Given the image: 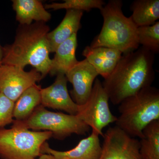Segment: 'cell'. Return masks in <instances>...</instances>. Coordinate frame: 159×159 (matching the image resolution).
Masks as SVG:
<instances>
[{"mask_svg":"<svg viewBox=\"0 0 159 159\" xmlns=\"http://www.w3.org/2000/svg\"><path fill=\"white\" fill-rule=\"evenodd\" d=\"M154 60L155 54L142 46L122 54L113 72L102 82L114 105L151 86L155 77Z\"/></svg>","mask_w":159,"mask_h":159,"instance_id":"obj_1","label":"cell"},{"mask_svg":"<svg viewBox=\"0 0 159 159\" xmlns=\"http://www.w3.org/2000/svg\"><path fill=\"white\" fill-rule=\"evenodd\" d=\"M50 28L45 23L36 22L29 25H20L13 43L3 48L1 65L14 66L24 69L33 66L41 75L48 74L51 68L50 46L47 35Z\"/></svg>","mask_w":159,"mask_h":159,"instance_id":"obj_2","label":"cell"},{"mask_svg":"<svg viewBox=\"0 0 159 159\" xmlns=\"http://www.w3.org/2000/svg\"><path fill=\"white\" fill-rule=\"evenodd\" d=\"M122 6L121 0H110L100 9L103 25L90 47L111 48L119 50L122 54L139 48L138 27L130 17L124 15Z\"/></svg>","mask_w":159,"mask_h":159,"instance_id":"obj_3","label":"cell"},{"mask_svg":"<svg viewBox=\"0 0 159 159\" xmlns=\"http://www.w3.org/2000/svg\"><path fill=\"white\" fill-rule=\"evenodd\" d=\"M116 125L131 137H143V129L159 120V90L150 86L127 97L119 104Z\"/></svg>","mask_w":159,"mask_h":159,"instance_id":"obj_4","label":"cell"},{"mask_svg":"<svg viewBox=\"0 0 159 159\" xmlns=\"http://www.w3.org/2000/svg\"><path fill=\"white\" fill-rule=\"evenodd\" d=\"M10 129H0V158L35 159L44 143L52 137L48 131L31 130L14 120Z\"/></svg>","mask_w":159,"mask_h":159,"instance_id":"obj_5","label":"cell"},{"mask_svg":"<svg viewBox=\"0 0 159 159\" xmlns=\"http://www.w3.org/2000/svg\"><path fill=\"white\" fill-rule=\"evenodd\" d=\"M20 122L31 130L51 132L52 137L59 140H64L73 134L84 135L90 129L77 115L51 111L41 104L29 119Z\"/></svg>","mask_w":159,"mask_h":159,"instance_id":"obj_6","label":"cell"},{"mask_svg":"<svg viewBox=\"0 0 159 159\" xmlns=\"http://www.w3.org/2000/svg\"><path fill=\"white\" fill-rule=\"evenodd\" d=\"M109 100L102 83L96 79L89 99L83 105L79 106L77 115L92 131L102 136L103 129L117 119L111 112Z\"/></svg>","mask_w":159,"mask_h":159,"instance_id":"obj_7","label":"cell"},{"mask_svg":"<svg viewBox=\"0 0 159 159\" xmlns=\"http://www.w3.org/2000/svg\"><path fill=\"white\" fill-rule=\"evenodd\" d=\"M99 159H141L140 142L116 125L110 127L103 135Z\"/></svg>","mask_w":159,"mask_h":159,"instance_id":"obj_8","label":"cell"},{"mask_svg":"<svg viewBox=\"0 0 159 159\" xmlns=\"http://www.w3.org/2000/svg\"><path fill=\"white\" fill-rule=\"evenodd\" d=\"M35 69L26 72L14 66L0 65V93L14 102L26 90L41 80Z\"/></svg>","mask_w":159,"mask_h":159,"instance_id":"obj_9","label":"cell"},{"mask_svg":"<svg viewBox=\"0 0 159 159\" xmlns=\"http://www.w3.org/2000/svg\"><path fill=\"white\" fill-rule=\"evenodd\" d=\"M73 89V100L78 106L83 105L89 99L94 83L99 75L93 67L84 59L78 62L65 74Z\"/></svg>","mask_w":159,"mask_h":159,"instance_id":"obj_10","label":"cell"},{"mask_svg":"<svg viewBox=\"0 0 159 159\" xmlns=\"http://www.w3.org/2000/svg\"><path fill=\"white\" fill-rule=\"evenodd\" d=\"M56 76L55 81L51 85L41 89V104L45 108L64 111L70 115L76 116L79 106L69 94L66 75L58 74Z\"/></svg>","mask_w":159,"mask_h":159,"instance_id":"obj_11","label":"cell"},{"mask_svg":"<svg viewBox=\"0 0 159 159\" xmlns=\"http://www.w3.org/2000/svg\"><path fill=\"white\" fill-rule=\"evenodd\" d=\"M99 136L96 132L92 131L91 134L80 140L77 146L65 151L52 149L46 142L42 147L41 152L50 154L57 159H99L102 152Z\"/></svg>","mask_w":159,"mask_h":159,"instance_id":"obj_12","label":"cell"},{"mask_svg":"<svg viewBox=\"0 0 159 159\" xmlns=\"http://www.w3.org/2000/svg\"><path fill=\"white\" fill-rule=\"evenodd\" d=\"M82 55L99 75L105 79L113 72L122 53L116 49L107 47L87 46L83 51Z\"/></svg>","mask_w":159,"mask_h":159,"instance_id":"obj_13","label":"cell"},{"mask_svg":"<svg viewBox=\"0 0 159 159\" xmlns=\"http://www.w3.org/2000/svg\"><path fill=\"white\" fill-rule=\"evenodd\" d=\"M84 11L69 9L59 25L47 35L51 53L55 52L58 46L74 34L81 28Z\"/></svg>","mask_w":159,"mask_h":159,"instance_id":"obj_14","label":"cell"},{"mask_svg":"<svg viewBox=\"0 0 159 159\" xmlns=\"http://www.w3.org/2000/svg\"><path fill=\"white\" fill-rule=\"evenodd\" d=\"M12 8L16 13V20L21 25H29L33 21L46 23L51 15L38 0H13Z\"/></svg>","mask_w":159,"mask_h":159,"instance_id":"obj_15","label":"cell"},{"mask_svg":"<svg viewBox=\"0 0 159 159\" xmlns=\"http://www.w3.org/2000/svg\"><path fill=\"white\" fill-rule=\"evenodd\" d=\"M77 45V34H75L58 46L54 58L51 59L50 75H65L78 62L76 57Z\"/></svg>","mask_w":159,"mask_h":159,"instance_id":"obj_16","label":"cell"},{"mask_svg":"<svg viewBox=\"0 0 159 159\" xmlns=\"http://www.w3.org/2000/svg\"><path fill=\"white\" fill-rule=\"evenodd\" d=\"M40 86L34 84L26 90L15 102L13 117L18 121H25L41 104Z\"/></svg>","mask_w":159,"mask_h":159,"instance_id":"obj_17","label":"cell"},{"mask_svg":"<svg viewBox=\"0 0 159 159\" xmlns=\"http://www.w3.org/2000/svg\"><path fill=\"white\" fill-rule=\"evenodd\" d=\"M130 9L131 19L138 27L151 25L159 18V0H135Z\"/></svg>","mask_w":159,"mask_h":159,"instance_id":"obj_18","label":"cell"},{"mask_svg":"<svg viewBox=\"0 0 159 159\" xmlns=\"http://www.w3.org/2000/svg\"><path fill=\"white\" fill-rule=\"evenodd\" d=\"M142 134L139 141L141 159H159V120L151 122Z\"/></svg>","mask_w":159,"mask_h":159,"instance_id":"obj_19","label":"cell"},{"mask_svg":"<svg viewBox=\"0 0 159 159\" xmlns=\"http://www.w3.org/2000/svg\"><path fill=\"white\" fill-rule=\"evenodd\" d=\"M139 45L154 54L159 52V22L149 26L138 28Z\"/></svg>","mask_w":159,"mask_h":159,"instance_id":"obj_20","label":"cell"},{"mask_svg":"<svg viewBox=\"0 0 159 159\" xmlns=\"http://www.w3.org/2000/svg\"><path fill=\"white\" fill-rule=\"evenodd\" d=\"M106 4L102 0H65L63 2H54L45 6L46 9L54 10L65 9L89 11L92 9L100 10Z\"/></svg>","mask_w":159,"mask_h":159,"instance_id":"obj_21","label":"cell"},{"mask_svg":"<svg viewBox=\"0 0 159 159\" xmlns=\"http://www.w3.org/2000/svg\"><path fill=\"white\" fill-rule=\"evenodd\" d=\"M15 102L0 93V129L12 123Z\"/></svg>","mask_w":159,"mask_h":159,"instance_id":"obj_22","label":"cell"},{"mask_svg":"<svg viewBox=\"0 0 159 159\" xmlns=\"http://www.w3.org/2000/svg\"><path fill=\"white\" fill-rule=\"evenodd\" d=\"M35 159H57L56 158L50 154L43 153Z\"/></svg>","mask_w":159,"mask_h":159,"instance_id":"obj_23","label":"cell"},{"mask_svg":"<svg viewBox=\"0 0 159 159\" xmlns=\"http://www.w3.org/2000/svg\"><path fill=\"white\" fill-rule=\"evenodd\" d=\"M3 56V48L0 45V65H1L2 60Z\"/></svg>","mask_w":159,"mask_h":159,"instance_id":"obj_24","label":"cell"}]
</instances>
